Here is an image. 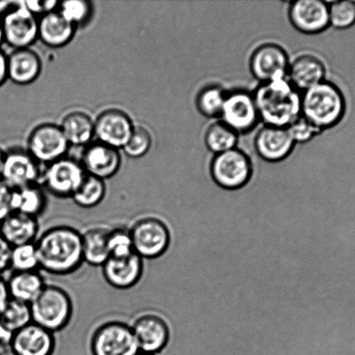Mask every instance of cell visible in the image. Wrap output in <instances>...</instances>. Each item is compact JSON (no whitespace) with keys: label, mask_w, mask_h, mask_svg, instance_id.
Returning <instances> with one entry per match:
<instances>
[{"label":"cell","mask_w":355,"mask_h":355,"mask_svg":"<svg viewBox=\"0 0 355 355\" xmlns=\"http://www.w3.org/2000/svg\"><path fill=\"white\" fill-rule=\"evenodd\" d=\"M41 71L40 55L30 48L14 50L7 55V76L16 85H31L36 81Z\"/></svg>","instance_id":"obj_22"},{"label":"cell","mask_w":355,"mask_h":355,"mask_svg":"<svg viewBox=\"0 0 355 355\" xmlns=\"http://www.w3.org/2000/svg\"><path fill=\"white\" fill-rule=\"evenodd\" d=\"M220 118L238 135L255 130L260 118L253 93L242 89L227 93Z\"/></svg>","instance_id":"obj_10"},{"label":"cell","mask_w":355,"mask_h":355,"mask_svg":"<svg viewBox=\"0 0 355 355\" xmlns=\"http://www.w3.org/2000/svg\"><path fill=\"white\" fill-rule=\"evenodd\" d=\"M122 158L119 150L97 141L86 146L81 165L86 175L106 181L119 171Z\"/></svg>","instance_id":"obj_19"},{"label":"cell","mask_w":355,"mask_h":355,"mask_svg":"<svg viewBox=\"0 0 355 355\" xmlns=\"http://www.w3.org/2000/svg\"><path fill=\"white\" fill-rule=\"evenodd\" d=\"M152 145L151 133L144 127H135L123 151L129 157L138 159L147 154Z\"/></svg>","instance_id":"obj_37"},{"label":"cell","mask_w":355,"mask_h":355,"mask_svg":"<svg viewBox=\"0 0 355 355\" xmlns=\"http://www.w3.org/2000/svg\"><path fill=\"white\" fill-rule=\"evenodd\" d=\"M144 261L135 253L124 257H110L101 267L104 279L117 290L133 288L144 274Z\"/></svg>","instance_id":"obj_18"},{"label":"cell","mask_w":355,"mask_h":355,"mask_svg":"<svg viewBox=\"0 0 355 355\" xmlns=\"http://www.w3.org/2000/svg\"><path fill=\"white\" fill-rule=\"evenodd\" d=\"M110 228L92 226L82 232L83 263L93 267H102L110 259L108 236Z\"/></svg>","instance_id":"obj_25"},{"label":"cell","mask_w":355,"mask_h":355,"mask_svg":"<svg viewBox=\"0 0 355 355\" xmlns=\"http://www.w3.org/2000/svg\"><path fill=\"white\" fill-rule=\"evenodd\" d=\"M94 121L97 141L118 150L127 144L135 128L131 118L117 109L104 110Z\"/></svg>","instance_id":"obj_15"},{"label":"cell","mask_w":355,"mask_h":355,"mask_svg":"<svg viewBox=\"0 0 355 355\" xmlns=\"http://www.w3.org/2000/svg\"><path fill=\"white\" fill-rule=\"evenodd\" d=\"M60 128L69 145L88 146L95 137V121L82 111L66 114Z\"/></svg>","instance_id":"obj_28"},{"label":"cell","mask_w":355,"mask_h":355,"mask_svg":"<svg viewBox=\"0 0 355 355\" xmlns=\"http://www.w3.org/2000/svg\"><path fill=\"white\" fill-rule=\"evenodd\" d=\"M23 5L35 16H44L57 10L59 1L57 0H27L22 1Z\"/></svg>","instance_id":"obj_40"},{"label":"cell","mask_w":355,"mask_h":355,"mask_svg":"<svg viewBox=\"0 0 355 355\" xmlns=\"http://www.w3.org/2000/svg\"><path fill=\"white\" fill-rule=\"evenodd\" d=\"M12 336L13 334L10 333L8 330L3 326L1 321H0V346L9 345Z\"/></svg>","instance_id":"obj_45"},{"label":"cell","mask_w":355,"mask_h":355,"mask_svg":"<svg viewBox=\"0 0 355 355\" xmlns=\"http://www.w3.org/2000/svg\"><path fill=\"white\" fill-rule=\"evenodd\" d=\"M346 110L345 96L331 82L325 80L302 93V116L322 132L337 126Z\"/></svg>","instance_id":"obj_3"},{"label":"cell","mask_w":355,"mask_h":355,"mask_svg":"<svg viewBox=\"0 0 355 355\" xmlns=\"http://www.w3.org/2000/svg\"><path fill=\"white\" fill-rule=\"evenodd\" d=\"M58 10L65 20L76 27L89 20L92 6L86 0H66L59 2Z\"/></svg>","instance_id":"obj_35"},{"label":"cell","mask_w":355,"mask_h":355,"mask_svg":"<svg viewBox=\"0 0 355 355\" xmlns=\"http://www.w3.org/2000/svg\"><path fill=\"white\" fill-rule=\"evenodd\" d=\"M85 176L81 163L64 157L48 165L41 175L40 184L54 197L72 198Z\"/></svg>","instance_id":"obj_8"},{"label":"cell","mask_w":355,"mask_h":355,"mask_svg":"<svg viewBox=\"0 0 355 355\" xmlns=\"http://www.w3.org/2000/svg\"><path fill=\"white\" fill-rule=\"evenodd\" d=\"M108 247H109L110 257H124L133 254V246H132L129 227L117 226V227L110 228Z\"/></svg>","instance_id":"obj_36"},{"label":"cell","mask_w":355,"mask_h":355,"mask_svg":"<svg viewBox=\"0 0 355 355\" xmlns=\"http://www.w3.org/2000/svg\"><path fill=\"white\" fill-rule=\"evenodd\" d=\"M288 130L295 144H307L322 133L321 130L302 116L295 120L290 127H288Z\"/></svg>","instance_id":"obj_38"},{"label":"cell","mask_w":355,"mask_h":355,"mask_svg":"<svg viewBox=\"0 0 355 355\" xmlns=\"http://www.w3.org/2000/svg\"><path fill=\"white\" fill-rule=\"evenodd\" d=\"M138 355H156V354H145V353H139Z\"/></svg>","instance_id":"obj_49"},{"label":"cell","mask_w":355,"mask_h":355,"mask_svg":"<svg viewBox=\"0 0 355 355\" xmlns=\"http://www.w3.org/2000/svg\"><path fill=\"white\" fill-rule=\"evenodd\" d=\"M19 1H10V0H3L0 1V19H3L7 13L10 12L14 7L17 6Z\"/></svg>","instance_id":"obj_44"},{"label":"cell","mask_w":355,"mask_h":355,"mask_svg":"<svg viewBox=\"0 0 355 355\" xmlns=\"http://www.w3.org/2000/svg\"><path fill=\"white\" fill-rule=\"evenodd\" d=\"M40 270L53 276H68L83 266L82 232L71 225L51 226L36 241Z\"/></svg>","instance_id":"obj_1"},{"label":"cell","mask_w":355,"mask_h":355,"mask_svg":"<svg viewBox=\"0 0 355 355\" xmlns=\"http://www.w3.org/2000/svg\"><path fill=\"white\" fill-rule=\"evenodd\" d=\"M92 355H138L137 340L128 323L108 321L94 330L90 340Z\"/></svg>","instance_id":"obj_7"},{"label":"cell","mask_w":355,"mask_h":355,"mask_svg":"<svg viewBox=\"0 0 355 355\" xmlns=\"http://www.w3.org/2000/svg\"><path fill=\"white\" fill-rule=\"evenodd\" d=\"M7 281L10 299L31 304L45 285L44 278L40 270L12 272Z\"/></svg>","instance_id":"obj_26"},{"label":"cell","mask_w":355,"mask_h":355,"mask_svg":"<svg viewBox=\"0 0 355 355\" xmlns=\"http://www.w3.org/2000/svg\"><path fill=\"white\" fill-rule=\"evenodd\" d=\"M288 128L267 126L261 128L254 141L257 155L263 161L276 163L284 161L295 148Z\"/></svg>","instance_id":"obj_16"},{"label":"cell","mask_w":355,"mask_h":355,"mask_svg":"<svg viewBox=\"0 0 355 355\" xmlns=\"http://www.w3.org/2000/svg\"><path fill=\"white\" fill-rule=\"evenodd\" d=\"M8 79L7 76V55L0 50V86Z\"/></svg>","instance_id":"obj_43"},{"label":"cell","mask_w":355,"mask_h":355,"mask_svg":"<svg viewBox=\"0 0 355 355\" xmlns=\"http://www.w3.org/2000/svg\"><path fill=\"white\" fill-rule=\"evenodd\" d=\"M13 191V188L0 179V224L14 211Z\"/></svg>","instance_id":"obj_39"},{"label":"cell","mask_w":355,"mask_h":355,"mask_svg":"<svg viewBox=\"0 0 355 355\" xmlns=\"http://www.w3.org/2000/svg\"><path fill=\"white\" fill-rule=\"evenodd\" d=\"M3 38L14 50L28 49L38 40V20L19 1L2 19Z\"/></svg>","instance_id":"obj_13"},{"label":"cell","mask_w":355,"mask_h":355,"mask_svg":"<svg viewBox=\"0 0 355 355\" xmlns=\"http://www.w3.org/2000/svg\"><path fill=\"white\" fill-rule=\"evenodd\" d=\"M5 41V38H3V22L2 19H0V45Z\"/></svg>","instance_id":"obj_48"},{"label":"cell","mask_w":355,"mask_h":355,"mask_svg":"<svg viewBox=\"0 0 355 355\" xmlns=\"http://www.w3.org/2000/svg\"><path fill=\"white\" fill-rule=\"evenodd\" d=\"M76 27L65 20L58 10L45 14L38 20V38L51 48H61L72 41Z\"/></svg>","instance_id":"obj_24"},{"label":"cell","mask_w":355,"mask_h":355,"mask_svg":"<svg viewBox=\"0 0 355 355\" xmlns=\"http://www.w3.org/2000/svg\"><path fill=\"white\" fill-rule=\"evenodd\" d=\"M290 64L287 51L277 44H261L250 55V72L261 83L288 78Z\"/></svg>","instance_id":"obj_12"},{"label":"cell","mask_w":355,"mask_h":355,"mask_svg":"<svg viewBox=\"0 0 355 355\" xmlns=\"http://www.w3.org/2000/svg\"><path fill=\"white\" fill-rule=\"evenodd\" d=\"M30 306L33 322L53 334L64 330L72 321V299L64 288L58 285H45Z\"/></svg>","instance_id":"obj_4"},{"label":"cell","mask_w":355,"mask_h":355,"mask_svg":"<svg viewBox=\"0 0 355 355\" xmlns=\"http://www.w3.org/2000/svg\"><path fill=\"white\" fill-rule=\"evenodd\" d=\"M0 232L12 247L35 243L40 235V223L36 218L13 211L0 224Z\"/></svg>","instance_id":"obj_23"},{"label":"cell","mask_w":355,"mask_h":355,"mask_svg":"<svg viewBox=\"0 0 355 355\" xmlns=\"http://www.w3.org/2000/svg\"><path fill=\"white\" fill-rule=\"evenodd\" d=\"M106 195V181L86 175L81 186L72 195V200L79 207L92 209L102 203Z\"/></svg>","instance_id":"obj_30"},{"label":"cell","mask_w":355,"mask_h":355,"mask_svg":"<svg viewBox=\"0 0 355 355\" xmlns=\"http://www.w3.org/2000/svg\"><path fill=\"white\" fill-rule=\"evenodd\" d=\"M288 13L292 26L304 34L322 33L330 26L329 2L297 0L290 3Z\"/></svg>","instance_id":"obj_14"},{"label":"cell","mask_w":355,"mask_h":355,"mask_svg":"<svg viewBox=\"0 0 355 355\" xmlns=\"http://www.w3.org/2000/svg\"><path fill=\"white\" fill-rule=\"evenodd\" d=\"M48 205L47 191L40 183L14 189L13 211L38 218L47 211Z\"/></svg>","instance_id":"obj_27"},{"label":"cell","mask_w":355,"mask_h":355,"mask_svg":"<svg viewBox=\"0 0 355 355\" xmlns=\"http://www.w3.org/2000/svg\"><path fill=\"white\" fill-rule=\"evenodd\" d=\"M6 152H3V149L0 148V178H1V173L3 166V162H5Z\"/></svg>","instance_id":"obj_47"},{"label":"cell","mask_w":355,"mask_h":355,"mask_svg":"<svg viewBox=\"0 0 355 355\" xmlns=\"http://www.w3.org/2000/svg\"><path fill=\"white\" fill-rule=\"evenodd\" d=\"M326 67L316 55H299L290 62L288 79L301 93L325 81Z\"/></svg>","instance_id":"obj_21"},{"label":"cell","mask_w":355,"mask_h":355,"mask_svg":"<svg viewBox=\"0 0 355 355\" xmlns=\"http://www.w3.org/2000/svg\"><path fill=\"white\" fill-rule=\"evenodd\" d=\"M38 162L27 151L13 149L6 153L1 178L13 189L40 183Z\"/></svg>","instance_id":"obj_17"},{"label":"cell","mask_w":355,"mask_h":355,"mask_svg":"<svg viewBox=\"0 0 355 355\" xmlns=\"http://www.w3.org/2000/svg\"><path fill=\"white\" fill-rule=\"evenodd\" d=\"M10 270L13 272L40 270V261L35 243L13 247Z\"/></svg>","instance_id":"obj_33"},{"label":"cell","mask_w":355,"mask_h":355,"mask_svg":"<svg viewBox=\"0 0 355 355\" xmlns=\"http://www.w3.org/2000/svg\"><path fill=\"white\" fill-rule=\"evenodd\" d=\"M0 355H17L14 351L10 349L9 345L3 346L0 350Z\"/></svg>","instance_id":"obj_46"},{"label":"cell","mask_w":355,"mask_h":355,"mask_svg":"<svg viewBox=\"0 0 355 355\" xmlns=\"http://www.w3.org/2000/svg\"><path fill=\"white\" fill-rule=\"evenodd\" d=\"M238 138L236 131L219 121L207 128L204 142L208 150L215 155L236 148Z\"/></svg>","instance_id":"obj_29"},{"label":"cell","mask_w":355,"mask_h":355,"mask_svg":"<svg viewBox=\"0 0 355 355\" xmlns=\"http://www.w3.org/2000/svg\"><path fill=\"white\" fill-rule=\"evenodd\" d=\"M0 321L10 333H15L33 322L31 306L26 302L10 299L0 313Z\"/></svg>","instance_id":"obj_32"},{"label":"cell","mask_w":355,"mask_h":355,"mask_svg":"<svg viewBox=\"0 0 355 355\" xmlns=\"http://www.w3.org/2000/svg\"><path fill=\"white\" fill-rule=\"evenodd\" d=\"M253 96L267 126L288 128L302 116V93L288 78L261 83Z\"/></svg>","instance_id":"obj_2"},{"label":"cell","mask_w":355,"mask_h":355,"mask_svg":"<svg viewBox=\"0 0 355 355\" xmlns=\"http://www.w3.org/2000/svg\"><path fill=\"white\" fill-rule=\"evenodd\" d=\"M13 247L6 242L0 232V276L10 270V255Z\"/></svg>","instance_id":"obj_41"},{"label":"cell","mask_w":355,"mask_h":355,"mask_svg":"<svg viewBox=\"0 0 355 355\" xmlns=\"http://www.w3.org/2000/svg\"><path fill=\"white\" fill-rule=\"evenodd\" d=\"M9 347L17 355H52L56 347L55 334L31 322L13 334Z\"/></svg>","instance_id":"obj_20"},{"label":"cell","mask_w":355,"mask_h":355,"mask_svg":"<svg viewBox=\"0 0 355 355\" xmlns=\"http://www.w3.org/2000/svg\"><path fill=\"white\" fill-rule=\"evenodd\" d=\"M212 180L225 191L242 189L251 180L253 164L246 153L238 148L215 155L210 166Z\"/></svg>","instance_id":"obj_6"},{"label":"cell","mask_w":355,"mask_h":355,"mask_svg":"<svg viewBox=\"0 0 355 355\" xmlns=\"http://www.w3.org/2000/svg\"><path fill=\"white\" fill-rule=\"evenodd\" d=\"M27 152L35 161L50 163L65 157L69 144L60 126L44 123L34 128L27 141Z\"/></svg>","instance_id":"obj_11"},{"label":"cell","mask_w":355,"mask_h":355,"mask_svg":"<svg viewBox=\"0 0 355 355\" xmlns=\"http://www.w3.org/2000/svg\"><path fill=\"white\" fill-rule=\"evenodd\" d=\"M10 294L7 281L3 276H0V313L3 311L10 301Z\"/></svg>","instance_id":"obj_42"},{"label":"cell","mask_w":355,"mask_h":355,"mask_svg":"<svg viewBox=\"0 0 355 355\" xmlns=\"http://www.w3.org/2000/svg\"><path fill=\"white\" fill-rule=\"evenodd\" d=\"M329 24L337 30H347L355 24V1L329 2Z\"/></svg>","instance_id":"obj_34"},{"label":"cell","mask_w":355,"mask_h":355,"mask_svg":"<svg viewBox=\"0 0 355 355\" xmlns=\"http://www.w3.org/2000/svg\"><path fill=\"white\" fill-rule=\"evenodd\" d=\"M130 325L141 353H161L172 339L170 325L158 313H142Z\"/></svg>","instance_id":"obj_9"},{"label":"cell","mask_w":355,"mask_h":355,"mask_svg":"<svg viewBox=\"0 0 355 355\" xmlns=\"http://www.w3.org/2000/svg\"><path fill=\"white\" fill-rule=\"evenodd\" d=\"M134 253L144 260H155L165 256L172 245L170 226L156 216H144L129 227Z\"/></svg>","instance_id":"obj_5"},{"label":"cell","mask_w":355,"mask_h":355,"mask_svg":"<svg viewBox=\"0 0 355 355\" xmlns=\"http://www.w3.org/2000/svg\"><path fill=\"white\" fill-rule=\"evenodd\" d=\"M227 93L218 85L204 87L196 97L198 112L206 118H220Z\"/></svg>","instance_id":"obj_31"}]
</instances>
